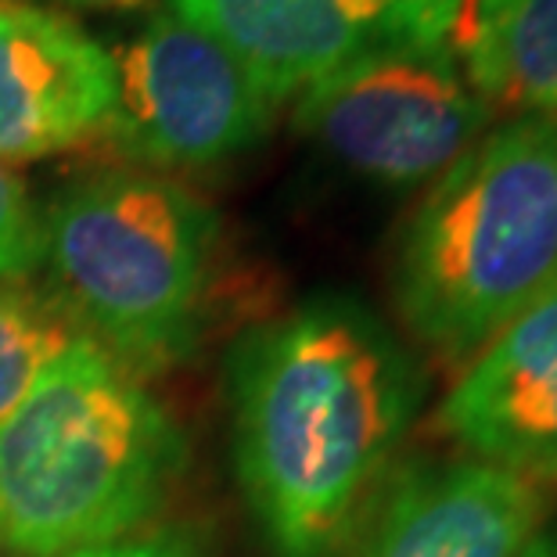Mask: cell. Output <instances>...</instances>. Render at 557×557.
I'll return each mask as SVG.
<instances>
[{"label":"cell","mask_w":557,"mask_h":557,"mask_svg":"<svg viewBox=\"0 0 557 557\" xmlns=\"http://www.w3.org/2000/svg\"><path fill=\"white\" fill-rule=\"evenodd\" d=\"M234 475L274 557H349L424 407L410 346L349 292L245 327L227 357Z\"/></svg>","instance_id":"1"},{"label":"cell","mask_w":557,"mask_h":557,"mask_svg":"<svg viewBox=\"0 0 557 557\" xmlns=\"http://www.w3.org/2000/svg\"><path fill=\"white\" fill-rule=\"evenodd\" d=\"M388 288L446 371L557 288V115H507L435 176L396 234Z\"/></svg>","instance_id":"2"},{"label":"cell","mask_w":557,"mask_h":557,"mask_svg":"<svg viewBox=\"0 0 557 557\" xmlns=\"http://www.w3.org/2000/svg\"><path fill=\"white\" fill-rule=\"evenodd\" d=\"M187 438L148 377L76 338L0 421V547L69 557L159 518Z\"/></svg>","instance_id":"3"},{"label":"cell","mask_w":557,"mask_h":557,"mask_svg":"<svg viewBox=\"0 0 557 557\" xmlns=\"http://www.w3.org/2000/svg\"><path fill=\"white\" fill-rule=\"evenodd\" d=\"M220 220L162 173L115 165L40 209V288L73 327L140 377L191 357L216 277Z\"/></svg>","instance_id":"4"},{"label":"cell","mask_w":557,"mask_h":557,"mask_svg":"<svg viewBox=\"0 0 557 557\" xmlns=\"http://www.w3.org/2000/svg\"><path fill=\"white\" fill-rule=\"evenodd\" d=\"M295 129L346 173L388 191L432 184L493 126L454 44L371 47L295 98Z\"/></svg>","instance_id":"5"},{"label":"cell","mask_w":557,"mask_h":557,"mask_svg":"<svg viewBox=\"0 0 557 557\" xmlns=\"http://www.w3.org/2000/svg\"><path fill=\"white\" fill-rule=\"evenodd\" d=\"M112 65L101 134L137 170H212L256 148L277 120V104L238 58L170 8L115 47Z\"/></svg>","instance_id":"6"},{"label":"cell","mask_w":557,"mask_h":557,"mask_svg":"<svg viewBox=\"0 0 557 557\" xmlns=\"http://www.w3.org/2000/svg\"><path fill=\"white\" fill-rule=\"evenodd\" d=\"M468 0H170L238 58L270 101L299 98L371 47L396 40L454 44Z\"/></svg>","instance_id":"7"},{"label":"cell","mask_w":557,"mask_h":557,"mask_svg":"<svg viewBox=\"0 0 557 557\" xmlns=\"http://www.w3.org/2000/svg\"><path fill=\"white\" fill-rule=\"evenodd\" d=\"M435 429L457 457L536 485L557 482V288L460 367Z\"/></svg>","instance_id":"8"},{"label":"cell","mask_w":557,"mask_h":557,"mask_svg":"<svg viewBox=\"0 0 557 557\" xmlns=\"http://www.w3.org/2000/svg\"><path fill=\"white\" fill-rule=\"evenodd\" d=\"M112 51L62 11L0 0V162H37L104 129Z\"/></svg>","instance_id":"9"},{"label":"cell","mask_w":557,"mask_h":557,"mask_svg":"<svg viewBox=\"0 0 557 557\" xmlns=\"http://www.w3.org/2000/svg\"><path fill=\"white\" fill-rule=\"evenodd\" d=\"M547 521V490L468 457L399 465L357 557H515Z\"/></svg>","instance_id":"10"},{"label":"cell","mask_w":557,"mask_h":557,"mask_svg":"<svg viewBox=\"0 0 557 557\" xmlns=\"http://www.w3.org/2000/svg\"><path fill=\"white\" fill-rule=\"evenodd\" d=\"M454 51L496 115H557V0H468Z\"/></svg>","instance_id":"11"},{"label":"cell","mask_w":557,"mask_h":557,"mask_svg":"<svg viewBox=\"0 0 557 557\" xmlns=\"http://www.w3.org/2000/svg\"><path fill=\"white\" fill-rule=\"evenodd\" d=\"M79 338L58 302L33 281H0V421Z\"/></svg>","instance_id":"12"},{"label":"cell","mask_w":557,"mask_h":557,"mask_svg":"<svg viewBox=\"0 0 557 557\" xmlns=\"http://www.w3.org/2000/svg\"><path fill=\"white\" fill-rule=\"evenodd\" d=\"M40 274V209L8 162H0V281Z\"/></svg>","instance_id":"13"},{"label":"cell","mask_w":557,"mask_h":557,"mask_svg":"<svg viewBox=\"0 0 557 557\" xmlns=\"http://www.w3.org/2000/svg\"><path fill=\"white\" fill-rule=\"evenodd\" d=\"M69 557H212L209 543L201 536L198 525L187 521H173V525H151L140 529L134 536L101 543V547L76 550Z\"/></svg>","instance_id":"14"},{"label":"cell","mask_w":557,"mask_h":557,"mask_svg":"<svg viewBox=\"0 0 557 557\" xmlns=\"http://www.w3.org/2000/svg\"><path fill=\"white\" fill-rule=\"evenodd\" d=\"M515 557H557V518L554 521H543V525L532 532Z\"/></svg>","instance_id":"15"},{"label":"cell","mask_w":557,"mask_h":557,"mask_svg":"<svg viewBox=\"0 0 557 557\" xmlns=\"http://www.w3.org/2000/svg\"><path fill=\"white\" fill-rule=\"evenodd\" d=\"M54 4H69V8H140L148 0H54Z\"/></svg>","instance_id":"16"},{"label":"cell","mask_w":557,"mask_h":557,"mask_svg":"<svg viewBox=\"0 0 557 557\" xmlns=\"http://www.w3.org/2000/svg\"><path fill=\"white\" fill-rule=\"evenodd\" d=\"M0 550H4V547H0Z\"/></svg>","instance_id":"17"}]
</instances>
